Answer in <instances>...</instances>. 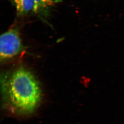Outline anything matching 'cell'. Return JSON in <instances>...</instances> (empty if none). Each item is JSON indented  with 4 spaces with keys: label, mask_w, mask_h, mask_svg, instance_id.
<instances>
[{
    "label": "cell",
    "mask_w": 124,
    "mask_h": 124,
    "mask_svg": "<svg viewBox=\"0 0 124 124\" xmlns=\"http://www.w3.org/2000/svg\"><path fill=\"white\" fill-rule=\"evenodd\" d=\"M1 87L4 107L12 113L31 115L40 105L42 97L40 83L33 73L25 67L4 74Z\"/></svg>",
    "instance_id": "obj_1"
},
{
    "label": "cell",
    "mask_w": 124,
    "mask_h": 124,
    "mask_svg": "<svg viewBox=\"0 0 124 124\" xmlns=\"http://www.w3.org/2000/svg\"><path fill=\"white\" fill-rule=\"evenodd\" d=\"M19 29L11 28L2 33L0 37V60L7 62L17 57L25 50Z\"/></svg>",
    "instance_id": "obj_2"
},
{
    "label": "cell",
    "mask_w": 124,
    "mask_h": 124,
    "mask_svg": "<svg viewBox=\"0 0 124 124\" xmlns=\"http://www.w3.org/2000/svg\"><path fill=\"white\" fill-rule=\"evenodd\" d=\"M34 14L43 21L46 22L50 15L52 10L61 0H33Z\"/></svg>",
    "instance_id": "obj_3"
},
{
    "label": "cell",
    "mask_w": 124,
    "mask_h": 124,
    "mask_svg": "<svg viewBox=\"0 0 124 124\" xmlns=\"http://www.w3.org/2000/svg\"><path fill=\"white\" fill-rule=\"evenodd\" d=\"M14 6L18 16H26L33 15L34 3L33 0H10Z\"/></svg>",
    "instance_id": "obj_4"
}]
</instances>
